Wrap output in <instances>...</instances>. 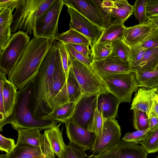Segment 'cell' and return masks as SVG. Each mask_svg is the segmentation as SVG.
<instances>
[{
  "label": "cell",
  "mask_w": 158,
  "mask_h": 158,
  "mask_svg": "<svg viewBox=\"0 0 158 158\" xmlns=\"http://www.w3.org/2000/svg\"><path fill=\"white\" fill-rule=\"evenodd\" d=\"M91 50L92 62L102 60L111 53L112 50L111 43L97 42L92 46Z\"/></svg>",
  "instance_id": "33"
},
{
  "label": "cell",
  "mask_w": 158,
  "mask_h": 158,
  "mask_svg": "<svg viewBox=\"0 0 158 158\" xmlns=\"http://www.w3.org/2000/svg\"><path fill=\"white\" fill-rule=\"evenodd\" d=\"M98 95L84 94L77 102L70 119L78 125L87 129L97 107Z\"/></svg>",
  "instance_id": "13"
},
{
  "label": "cell",
  "mask_w": 158,
  "mask_h": 158,
  "mask_svg": "<svg viewBox=\"0 0 158 158\" xmlns=\"http://www.w3.org/2000/svg\"><path fill=\"white\" fill-rule=\"evenodd\" d=\"M62 64L56 40L44 56L37 74L32 79V109L34 118L40 119L49 114L47 97L53 75Z\"/></svg>",
  "instance_id": "1"
},
{
  "label": "cell",
  "mask_w": 158,
  "mask_h": 158,
  "mask_svg": "<svg viewBox=\"0 0 158 158\" xmlns=\"http://www.w3.org/2000/svg\"><path fill=\"white\" fill-rule=\"evenodd\" d=\"M16 130L18 132L17 143H26L51 150L46 136L44 134H41V130L19 128Z\"/></svg>",
  "instance_id": "20"
},
{
  "label": "cell",
  "mask_w": 158,
  "mask_h": 158,
  "mask_svg": "<svg viewBox=\"0 0 158 158\" xmlns=\"http://www.w3.org/2000/svg\"><path fill=\"white\" fill-rule=\"evenodd\" d=\"M55 39L34 37L8 77L17 90L31 81L39 72L42 61Z\"/></svg>",
  "instance_id": "2"
},
{
  "label": "cell",
  "mask_w": 158,
  "mask_h": 158,
  "mask_svg": "<svg viewBox=\"0 0 158 158\" xmlns=\"http://www.w3.org/2000/svg\"><path fill=\"white\" fill-rule=\"evenodd\" d=\"M0 83V131H2L3 127L6 124V122L7 118L5 115L2 93L3 79L1 76Z\"/></svg>",
  "instance_id": "45"
},
{
  "label": "cell",
  "mask_w": 158,
  "mask_h": 158,
  "mask_svg": "<svg viewBox=\"0 0 158 158\" xmlns=\"http://www.w3.org/2000/svg\"><path fill=\"white\" fill-rule=\"evenodd\" d=\"M57 43L67 80L70 64L69 52L65 44L58 41Z\"/></svg>",
  "instance_id": "40"
},
{
  "label": "cell",
  "mask_w": 158,
  "mask_h": 158,
  "mask_svg": "<svg viewBox=\"0 0 158 158\" xmlns=\"http://www.w3.org/2000/svg\"><path fill=\"white\" fill-rule=\"evenodd\" d=\"M148 153L158 151V127L149 131L144 139L139 142Z\"/></svg>",
  "instance_id": "34"
},
{
  "label": "cell",
  "mask_w": 158,
  "mask_h": 158,
  "mask_svg": "<svg viewBox=\"0 0 158 158\" xmlns=\"http://www.w3.org/2000/svg\"><path fill=\"white\" fill-rule=\"evenodd\" d=\"M155 28L149 21L144 24L126 27L123 39L130 47L139 45L148 36Z\"/></svg>",
  "instance_id": "18"
},
{
  "label": "cell",
  "mask_w": 158,
  "mask_h": 158,
  "mask_svg": "<svg viewBox=\"0 0 158 158\" xmlns=\"http://www.w3.org/2000/svg\"><path fill=\"white\" fill-rule=\"evenodd\" d=\"M76 102H69L60 105L55 108L51 113L41 119L57 121L65 123L71 118Z\"/></svg>",
  "instance_id": "26"
},
{
  "label": "cell",
  "mask_w": 158,
  "mask_h": 158,
  "mask_svg": "<svg viewBox=\"0 0 158 158\" xmlns=\"http://www.w3.org/2000/svg\"><path fill=\"white\" fill-rule=\"evenodd\" d=\"M133 110V124L137 130H144L148 129V117L144 112L139 110Z\"/></svg>",
  "instance_id": "36"
},
{
  "label": "cell",
  "mask_w": 158,
  "mask_h": 158,
  "mask_svg": "<svg viewBox=\"0 0 158 158\" xmlns=\"http://www.w3.org/2000/svg\"><path fill=\"white\" fill-rule=\"evenodd\" d=\"M121 129L115 118L104 121L102 130L96 136L92 155L104 151L113 147L120 141Z\"/></svg>",
  "instance_id": "10"
},
{
  "label": "cell",
  "mask_w": 158,
  "mask_h": 158,
  "mask_svg": "<svg viewBox=\"0 0 158 158\" xmlns=\"http://www.w3.org/2000/svg\"><path fill=\"white\" fill-rule=\"evenodd\" d=\"M79 147L69 142L60 158H86L87 155Z\"/></svg>",
  "instance_id": "39"
},
{
  "label": "cell",
  "mask_w": 158,
  "mask_h": 158,
  "mask_svg": "<svg viewBox=\"0 0 158 158\" xmlns=\"http://www.w3.org/2000/svg\"><path fill=\"white\" fill-rule=\"evenodd\" d=\"M150 21L155 27L158 29V15L148 17Z\"/></svg>",
  "instance_id": "52"
},
{
  "label": "cell",
  "mask_w": 158,
  "mask_h": 158,
  "mask_svg": "<svg viewBox=\"0 0 158 158\" xmlns=\"http://www.w3.org/2000/svg\"><path fill=\"white\" fill-rule=\"evenodd\" d=\"M120 103L114 95L107 92L98 95L97 108L105 121L116 118Z\"/></svg>",
  "instance_id": "19"
},
{
  "label": "cell",
  "mask_w": 158,
  "mask_h": 158,
  "mask_svg": "<svg viewBox=\"0 0 158 158\" xmlns=\"http://www.w3.org/2000/svg\"><path fill=\"white\" fill-rule=\"evenodd\" d=\"M139 45L145 49L158 47V29L155 28L148 36Z\"/></svg>",
  "instance_id": "42"
},
{
  "label": "cell",
  "mask_w": 158,
  "mask_h": 158,
  "mask_svg": "<svg viewBox=\"0 0 158 158\" xmlns=\"http://www.w3.org/2000/svg\"><path fill=\"white\" fill-rule=\"evenodd\" d=\"M146 13L148 17L158 15V0H148Z\"/></svg>",
  "instance_id": "49"
},
{
  "label": "cell",
  "mask_w": 158,
  "mask_h": 158,
  "mask_svg": "<svg viewBox=\"0 0 158 158\" xmlns=\"http://www.w3.org/2000/svg\"><path fill=\"white\" fill-rule=\"evenodd\" d=\"M84 94L70 64L67 78L64 85L51 103L50 109L51 112L55 108L64 104L76 102Z\"/></svg>",
  "instance_id": "11"
},
{
  "label": "cell",
  "mask_w": 158,
  "mask_h": 158,
  "mask_svg": "<svg viewBox=\"0 0 158 158\" xmlns=\"http://www.w3.org/2000/svg\"><path fill=\"white\" fill-rule=\"evenodd\" d=\"M64 5L72 8L92 23L105 30L116 20L102 9V0H63Z\"/></svg>",
  "instance_id": "8"
},
{
  "label": "cell",
  "mask_w": 158,
  "mask_h": 158,
  "mask_svg": "<svg viewBox=\"0 0 158 158\" xmlns=\"http://www.w3.org/2000/svg\"><path fill=\"white\" fill-rule=\"evenodd\" d=\"M101 7L109 17L124 24L134 12V6L127 0H102Z\"/></svg>",
  "instance_id": "16"
},
{
  "label": "cell",
  "mask_w": 158,
  "mask_h": 158,
  "mask_svg": "<svg viewBox=\"0 0 158 158\" xmlns=\"http://www.w3.org/2000/svg\"><path fill=\"white\" fill-rule=\"evenodd\" d=\"M45 157H43V158H45Z\"/></svg>",
  "instance_id": "56"
},
{
  "label": "cell",
  "mask_w": 158,
  "mask_h": 158,
  "mask_svg": "<svg viewBox=\"0 0 158 158\" xmlns=\"http://www.w3.org/2000/svg\"><path fill=\"white\" fill-rule=\"evenodd\" d=\"M158 89V87L151 89L143 87L139 88L135 95L130 109L142 111L148 116Z\"/></svg>",
  "instance_id": "21"
},
{
  "label": "cell",
  "mask_w": 158,
  "mask_h": 158,
  "mask_svg": "<svg viewBox=\"0 0 158 158\" xmlns=\"http://www.w3.org/2000/svg\"><path fill=\"white\" fill-rule=\"evenodd\" d=\"M149 113H152L158 117V96L156 94L154 97L152 105Z\"/></svg>",
  "instance_id": "51"
},
{
  "label": "cell",
  "mask_w": 158,
  "mask_h": 158,
  "mask_svg": "<svg viewBox=\"0 0 158 158\" xmlns=\"http://www.w3.org/2000/svg\"><path fill=\"white\" fill-rule=\"evenodd\" d=\"M55 39L65 44H88L92 46L89 40L84 35L73 29L58 34Z\"/></svg>",
  "instance_id": "30"
},
{
  "label": "cell",
  "mask_w": 158,
  "mask_h": 158,
  "mask_svg": "<svg viewBox=\"0 0 158 158\" xmlns=\"http://www.w3.org/2000/svg\"><path fill=\"white\" fill-rule=\"evenodd\" d=\"M30 40L28 35L24 31H19L11 34L9 43L0 52V69L4 71L8 77Z\"/></svg>",
  "instance_id": "6"
},
{
  "label": "cell",
  "mask_w": 158,
  "mask_h": 158,
  "mask_svg": "<svg viewBox=\"0 0 158 158\" xmlns=\"http://www.w3.org/2000/svg\"><path fill=\"white\" fill-rule=\"evenodd\" d=\"M119 142L109 149L95 155H92L88 158H118L119 153Z\"/></svg>",
  "instance_id": "43"
},
{
  "label": "cell",
  "mask_w": 158,
  "mask_h": 158,
  "mask_svg": "<svg viewBox=\"0 0 158 158\" xmlns=\"http://www.w3.org/2000/svg\"><path fill=\"white\" fill-rule=\"evenodd\" d=\"M148 117L149 121L148 130L151 131L158 127V117L152 113H149Z\"/></svg>",
  "instance_id": "50"
},
{
  "label": "cell",
  "mask_w": 158,
  "mask_h": 158,
  "mask_svg": "<svg viewBox=\"0 0 158 158\" xmlns=\"http://www.w3.org/2000/svg\"><path fill=\"white\" fill-rule=\"evenodd\" d=\"M62 123L45 130L43 133L47 139L52 151L58 158L61 157L67 146L64 141L62 131L60 128Z\"/></svg>",
  "instance_id": "23"
},
{
  "label": "cell",
  "mask_w": 158,
  "mask_h": 158,
  "mask_svg": "<svg viewBox=\"0 0 158 158\" xmlns=\"http://www.w3.org/2000/svg\"><path fill=\"white\" fill-rule=\"evenodd\" d=\"M4 158H55V154L50 150L24 143H16L13 151L4 154Z\"/></svg>",
  "instance_id": "17"
},
{
  "label": "cell",
  "mask_w": 158,
  "mask_h": 158,
  "mask_svg": "<svg viewBox=\"0 0 158 158\" xmlns=\"http://www.w3.org/2000/svg\"><path fill=\"white\" fill-rule=\"evenodd\" d=\"M67 11L70 17V28L75 30L88 38L91 42L92 46L97 43L104 30L92 23L74 9L67 7Z\"/></svg>",
  "instance_id": "12"
},
{
  "label": "cell",
  "mask_w": 158,
  "mask_h": 158,
  "mask_svg": "<svg viewBox=\"0 0 158 158\" xmlns=\"http://www.w3.org/2000/svg\"><path fill=\"white\" fill-rule=\"evenodd\" d=\"M130 47L129 62L134 69L141 63L146 49L142 48L139 45Z\"/></svg>",
  "instance_id": "38"
},
{
  "label": "cell",
  "mask_w": 158,
  "mask_h": 158,
  "mask_svg": "<svg viewBox=\"0 0 158 158\" xmlns=\"http://www.w3.org/2000/svg\"><path fill=\"white\" fill-rule=\"evenodd\" d=\"M69 53L77 60L92 69L91 61L85 57L82 54L77 51L73 47L68 44H66Z\"/></svg>",
  "instance_id": "46"
},
{
  "label": "cell",
  "mask_w": 158,
  "mask_h": 158,
  "mask_svg": "<svg viewBox=\"0 0 158 158\" xmlns=\"http://www.w3.org/2000/svg\"><path fill=\"white\" fill-rule=\"evenodd\" d=\"M65 126L69 142L77 145L84 152L91 150L97 136L95 133L78 125L70 119L65 123Z\"/></svg>",
  "instance_id": "14"
},
{
  "label": "cell",
  "mask_w": 158,
  "mask_h": 158,
  "mask_svg": "<svg viewBox=\"0 0 158 158\" xmlns=\"http://www.w3.org/2000/svg\"><path fill=\"white\" fill-rule=\"evenodd\" d=\"M148 1V0H136L133 5L134 15L139 24H144L149 21L146 13Z\"/></svg>",
  "instance_id": "35"
},
{
  "label": "cell",
  "mask_w": 158,
  "mask_h": 158,
  "mask_svg": "<svg viewBox=\"0 0 158 158\" xmlns=\"http://www.w3.org/2000/svg\"><path fill=\"white\" fill-rule=\"evenodd\" d=\"M16 144L14 139L6 138L0 135V150L8 154L13 150Z\"/></svg>",
  "instance_id": "44"
},
{
  "label": "cell",
  "mask_w": 158,
  "mask_h": 158,
  "mask_svg": "<svg viewBox=\"0 0 158 158\" xmlns=\"http://www.w3.org/2000/svg\"><path fill=\"white\" fill-rule=\"evenodd\" d=\"M68 44L73 47L77 51L82 54L85 57L90 60L91 61L89 57L91 55V50L89 48V45L88 44Z\"/></svg>",
  "instance_id": "48"
},
{
  "label": "cell",
  "mask_w": 158,
  "mask_h": 158,
  "mask_svg": "<svg viewBox=\"0 0 158 158\" xmlns=\"http://www.w3.org/2000/svg\"><path fill=\"white\" fill-rule=\"evenodd\" d=\"M33 85L32 80L17 91L12 114L7 118L6 122V124L10 123L15 130L19 128L47 130L56 125L59 122L34 118L32 109Z\"/></svg>",
  "instance_id": "3"
},
{
  "label": "cell",
  "mask_w": 158,
  "mask_h": 158,
  "mask_svg": "<svg viewBox=\"0 0 158 158\" xmlns=\"http://www.w3.org/2000/svg\"><path fill=\"white\" fill-rule=\"evenodd\" d=\"M156 94H157L158 95V89L157 90V91H156Z\"/></svg>",
  "instance_id": "53"
},
{
  "label": "cell",
  "mask_w": 158,
  "mask_h": 158,
  "mask_svg": "<svg viewBox=\"0 0 158 158\" xmlns=\"http://www.w3.org/2000/svg\"><path fill=\"white\" fill-rule=\"evenodd\" d=\"M45 158H52L49 157H45Z\"/></svg>",
  "instance_id": "54"
},
{
  "label": "cell",
  "mask_w": 158,
  "mask_h": 158,
  "mask_svg": "<svg viewBox=\"0 0 158 158\" xmlns=\"http://www.w3.org/2000/svg\"><path fill=\"white\" fill-rule=\"evenodd\" d=\"M69 53L73 71L84 94L98 95L109 92L106 85L99 75Z\"/></svg>",
  "instance_id": "5"
},
{
  "label": "cell",
  "mask_w": 158,
  "mask_h": 158,
  "mask_svg": "<svg viewBox=\"0 0 158 158\" xmlns=\"http://www.w3.org/2000/svg\"><path fill=\"white\" fill-rule=\"evenodd\" d=\"M156 158H158V156H157Z\"/></svg>",
  "instance_id": "55"
},
{
  "label": "cell",
  "mask_w": 158,
  "mask_h": 158,
  "mask_svg": "<svg viewBox=\"0 0 158 158\" xmlns=\"http://www.w3.org/2000/svg\"><path fill=\"white\" fill-rule=\"evenodd\" d=\"M92 69L100 77L109 75L134 72L129 62L115 58L110 54L105 59L91 62Z\"/></svg>",
  "instance_id": "15"
},
{
  "label": "cell",
  "mask_w": 158,
  "mask_h": 158,
  "mask_svg": "<svg viewBox=\"0 0 158 158\" xmlns=\"http://www.w3.org/2000/svg\"><path fill=\"white\" fill-rule=\"evenodd\" d=\"M25 0H0V11L4 8L12 10L20 7Z\"/></svg>",
  "instance_id": "47"
},
{
  "label": "cell",
  "mask_w": 158,
  "mask_h": 158,
  "mask_svg": "<svg viewBox=\"0 0 158 158\" xmlns=\"http://www.w3.org/2000/svg\"><path fill=\"white\" fill-rule=\"evenodd\" d=\"M158 66V46L146 49L139 65L134 69L148 70L155 68Z\"/></svg>",
  "instance_id": "31"
},
{
  "label": "cell",
  "mask_w": 158,
  "mask_h": 158,
  "mask_svg": "<svg viewBox=\"0 0 158 158\" xmlns=\"http://www.w3.org/2000/svg\"><path fill=\"white\" fill-rule=\"evenodd\" d=\"M100 77L106 85L109 92L118 98L120 103L130 102L132 94L139 87L134 72Z\"/></svg>",
  "instance_id": "7"
},
{
  "label": "cell",
  "mask_w": 158,
  "mask_h": 158,
  "mask_svg": "<svg viewBox=\"0 0 158 158\" xmlns=\"http://www.w3.org/2000/svg\"><path fill=\"white\" fill-rule=\"evenodd\" d=\"M66 80V77L62 63L59 66L54 74L47 96V104L49 114L51 112L50 106L52 99L61 89Z\"/></svg>",
  "instance_id": "28"
},
{
  "label": "cell",
  "mask_w": 158,
  "mask_h": 158,
  "mask_svg": "<svg viewBox=\"0 0 158 158\" xmlns=\"http://www.w3.org/2000/svg\"><path fill=\"white\" fill-rule=\"evenodd\" d=\"M12 11L4 9L0 12V50L2 51L9 43L11 37L10 25L13 21Z\"/></svg>",
  "instance_id": "24"
},
{
  "label": "cell",
  "mask_w": 158,
  "mask_h": 158,
  "mask_svg": "<svg viewBox=\"0 0 158 158\" xmlns=\"http://www.w3.org/2000/svg\"><path fill=\"white\" fill-rule=\"evenodd\" d=\"M6 74L0 69V76L3 79L2 89L3 98L5 115L7 118L12 114L15 103L17 89L14 85L7 80Z\"/></svg>",
  "instance_id": "22"
},
{
  "label": "cell",
  "mask_w": 158,
  "mask_h": 158,
  "mask_svg": "<svg viewBox=\"0 0 158 158\" xmlns=\"http://www.w3.org/2000/svg\"><path fill=\"white\" fill-rule=\"evenodd\" d=\"M149 131L148 129L144 130H137L132 132L127 133L122 139L126 142L138 143L144 139Z\"/></svg>",
  "instance_id": "41"
},
{
  "label": "cell",
  "mask_w": 158,
  "mask_h": 158,
  "mask_svg": "<svg viewBox=\"0 0 158 158\" xmlns=\"http://www.w3.org/2000/svg\"><path fill=\"white\" fill-rule=\"evenodd\" d=\"M104 122L102 116L96 108L88 125L87 130L98 136L102 130Z\"/></svg>",
  "instance_id": "37"
},
{
  "label": "cell",
  "mask_w": 158,
  "mask_h": 158,
  "mask_svg": "<svg viewBox=\"0 0 158 158\" xmlns=\"http://www.w3.org/2000/svg\"><path fill=\"white\" fill-rule=\"evenodd\" d=\"M55 0H25L13 14L11 32L19 31L31 35L34 31L36 22Z\"/></svg>",
  "instance_id": "4"
},
{
  "label": "cell",
  "mask_w": 158,
  "mask_h": 158,
  "mask_svg": "<svg viewBox=\"0 0 158 158\" xmlns=\"http://www.w3.org/2000/svg\"><path fill=\"white\" fill-rule=\"evenodd\" d=\"M126 27L124 24L115 21L104 30L97 42H112L123 39Z\"/></svg>",
  "instance_id": "29"
},
{
  "label": "cell",
  "mask_w": 158,
  "mask_h": 158,
  "mask_svg": "<svg viewBox=\"0 0 158 158\" xmlns=\"http://www.w3.org/2000/svg\"><path fill=\"white\" fill-rule=\"evenodd\" d=\"M64 5L63 0H55L36 22L34 37L55 39L58 34V22Z\"/></svg>",
  "instance_id": "9"
},
{
  "label": "cell",
  "mask_w": 158,
  "mask_h": 158,
  "mask_svg": "<svg viewBox=\"0 0 158 158\" xmlns=\"http://www.w3.org/2000/svg\"><path fill=\"white\" fill-rule=\"evenodd\" d=\"M138 86L146 89L158 87V66L148 70H136L134 72Z\"/></svg>",
  "instance_id": "27"
},
{
  "label": "cell",
  "mask_w": 158,
  "mask_h": 158,
  "mask_svg": "<svg viewBox=\"0 0 158 158\" xmlns=\"http://www.w3.org/2000/svg\"><path fill=\"white\" fill-rule=\"evenodd\" d=\"M118 158H147L148 153L137 143L120 141Z\"/></svg>",
  "instance_id": "25"
},
{
  "label": "cell",
  "mask_w": 158,
  "mask_h": 158,
  "mask_svg": "<svg viewBox=\"0 0 158 158\" xmlns=\"http://www.w3.org/2000/svg\"><path fill=\"white\" fill-rule=\"evenodd\" d=\"M112 57L125 62H129L131 47L123 40L120 39L111 43Z\"/></svg>",
  "instance_id": "32"
}]
</instances>
